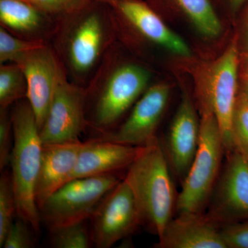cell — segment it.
<instances>
[{"mask_svg":"<svg viewBox=\"0 0 248 248\" xmlns=\"http://www.w3.org/2000/svg\"><path fill=\"white\" fill-rule=\"evenodd\" d=\"M115 37L110 6L91 1L78 12L56 19L49 44L68 79L86 88L115 43Z\"/></svg>","mask_w":248,"mask_h":248,"instance_id":"cell-1","label":"cell"},{"mask_svg":"<svg viewBox=\"0 0 248 248\" xmlns=\"http://www.w3.org/2000/svg\"><path fill=\"white\" fill-rule=\"evenodd\" d=\"M151 78L146 67L119 60L114 43L86 87L89 138L115 129L150 87Z\"/></svg>","mask_w":248,"mask_h":248,"instance_id":"cell-2","label":"cell"},{"mask_svg":"<svg viewBox=\"0 0 248 248\" xmlns=\"http://www.w3.org/2000/svg\"><path fill=\"white\" fill-rule=\"evenodd\" d=\"M124 180L138 205L141 227L159 237L175 216L179 192L159 138L139 147L138 154L125 171Z\"/></svg>","mask_w":248,"mask_h":248,"instance_id":"cell-3","label":"cell"},{"mask_svg":"<svg viewBox=\"0 0 248 248\" xmlns=\"http://www.w3.org/2000/svg\"><path fill=\"white\" fill-rule=\"evenodd\" d=\"M14 144L10 165L17 217L40 234L41 221L35 190L40 172L43 143L34 111L27 99L15 103L11 108Z\"/></svg>","mask_w":248,"mask_h":248,"instance_id":"cell-4","label":"cell"},{"mask_svg":"<svg viewBox=\"0 0 248 248\" xmlns=\"http://www.w3.org/2000/svg\"><path fill=\"white\" fill-rule=\"evenodd\" d=\"M200 141L179 192L175 215L205 213L226 156L219 127L212 111H202Z\"/></svg>","mask_w":248,"mask_h":248,"instance_id":"cell-5","label":"cell"},{"mask_svg":"<svg viewBox=\"0 0 248 248\" xmlns=\"http://www.w3.org/2000/svg\"><path fill=\"white\" fill-rule=\"evenodd\" d=\"M123 178L121 174H107L72 179L39 208L41 224L50 231L87 221L103 197Z\"/></svg>","mask_w":248,"mask_h":248,"instance_id":"cell-6","label":"cell"},{"mask_svg":"<svg viewBox=\"0 0 248 248\" xmlns=\"http://www.w3.org/2000/svg\"><path fill=\"white\" fill-rule=\"evenodd\" d=\"M89 222L96 248H110L141 227L136 201L124 178L103 197Z\"/></svg>","mask_w":248,"mask_h":248,"instance_id":"cell-7","label":"cell"},{"mask_svg":"<svg viewBox=\"0 0 248 248\" xmlns=\"http://www.w3.org/2000/svg\"><path fill=\"white\" fill-rule=\"evenodd\" d=\"M205 214L220 228L248 221V161L237 152L226 155Z\"/></svg>","mask_w":248,"mask_h":248,"instance_id":"cell-8","label":"cell"},{"mask_svg":"<svg viewBox=\"0 0 248 248\" xmlns=\"http://www.w3.org/2000/svg\"><path fill=\"white\" fill-rule=\"evenodd\" d=\"M170 97L169 85L150 86L135 103L125 120L113 130L89 139L106 140L134 147L149 144L158 138V128Z\"/></svg>","mask_w":248,"mask_h":248,"instance_id":"cell-9","label":"cell"},{"mask_svg":"<svg viewBox=\"0 0 248 248\" xmlns=\"http://www.w3.org/2000/svg\"><path fill=\"white\" fill-rule=\"evenodd\" d=\"M239 62L237 46L236 44L232 43L215 63L210 73L208 89L201 101L202 111H212L216 117L226 155L234 151L232 141V125L239 91Z\"/></svg>","mask_w":248,"mask_h":248,"instance_id":"cell-10","label":"cell"},{"mask_svg":"<svg viewBox=\"0 0 248 248\" xmlns=\"http://www.w3.org/2000/svg\"><path fill=\"white\" fill-rule=\"evenodd\" d=\"M86 89L67 77L55 90L45 122L40 130L43 144L76 141L87 132Z\"/></svg>","mask_w":248,"mask_h":248,"instance_id":"cell-11","label":"cell"},{"mask_svg":"<svg viewBox=\"0 0 248 248\" xmlns=\"http://www.w3.org/2000/svg\"><path fill=\"white\" fill-rule=\"evenodd\" d=\"M14 63L21 67L27 78V99L34 111L40 130L55 90L61 80L67 77L66 72L49 43L24 54Z\"/></svg>","mask_w":248,"mask_h":248,"instance_id":"cell-12","label":"cell"},{"mask_svg":"<svg viewBox=\"0 0 248 248\" xmlns=\"http://www.w3.org/2000/svg\"><path fill=\"white\" fill-rule=\"evenodd\" d=\"M201 120L189 94L184 93L170 125L161 141L174 179L182 186L198 151Z\"/></svg>","mask_w":248,"mask_h":248,"instance_id":"cell-13","label":"cell"},{"mask_svg":"<svg viewBox=\"0 0 248 248\" xmlns=\"http://www.w3.org/2000/svg\"><path fill=\"white\" fill-rule=\"evenodd\" d=\"M110 7L115 21L126 24L143 40L179 56H190V47L185 41L143 0H120Z\"/></svg>","mask_w":248,"mask_h":248,"instance_id":"cell-14","label":"cell"},{"mask_svg":"<svg viewBox=\"0 0 248 248\" xmlns=\"http://www.w3.org/2000/svg\"><path fill=\"white\" fill-rule=\"evenodd\" d=\"M155 248H226L220 227L205 213L175 215L158 237Z\"/></svg>","mask_w":248,"mask_h":248,"instance_id":"cell-15","label":"cell"},{"mask_svg":"<svg viewBox=\"0 0 248 248\" xmlns=\"http://www.w3.org/2000/svg\"><path fill=\"white\" fill-rule=\"evenodd\" d=\"M84 141L43 144L35 197L38 209L52 194L71 180Z\"/></svg>","mask_w":248,"mask_h":248,"instance_id":"cell-16","label":"cell"},{"mask_svg":"<svg viewBox=\"0 0 248 248\" xmlns=\"http://www.w3.org/2000/svg\"><path fill=\"white\" fill-rule=\"evenodd\" d=\"M138 148L106 140L89 139L84 141L79 152L71 180L125 172L138 154Z\"/></svg>","mask_w":248,"mask_h":248,"instance_id":"cell-17","label":"cell"},{"mask_svg":"<svg viewBox=\"0 0 248 248\" xmlns=\"http://www.w3.org/2000/svg\"><path fill=\"white\" fill-rule=\"evenodd\" d=\"M0 22L18 37L48 42L56 26V19L22 0H0Z\"/></svg>","mask_w":248,"mask_h":248,"instance_id":"cell-18","label":"cell"},{"mask_svg":"<svg viewBox=\"0 0 248 248\" xmlns=\"http://www.w3.org/2000/svg\"><path fill=\"white\" fill-rule=\"evenodd\" d=\"M145 2L154 11L170 5L185 15L205 37H215L221 33V22L211 0H146Z\"/></svg>","mask_w":248,"mask_h":248,"instance_id":"cell-19","label":"cell"},{"mask_svg":"<svg viewBox=\"0 0 248 248\" xmlns=\"http://www.w3.org/2000/svg\"><path fill=\"white\" fill-rule=\"evenodd\" d=\"M27 78L21 67L14 62L0 66V108H11L15 103L27 99Z\"/></svg>","mask_w":248,"mask_h":248,"instance_id":"cell-20","label":"cell"},{"mask_svg":"<svg viewBox=\"0 0 248 248\" xmlns=\"http://www.w3.org/2000/svg\"><path fill=\"white\" fill-rule=\"evenodd\" d=\"M49 246L53 248L93 247L89 220L49 231Z\"/></svg>","mask_w":248,"mask_h":248,"instance_id":"cell-21","label":"cell"},{"mask_svg":"<svg viewBox=\"0 0 248 248\" xmlns=\"http://www.w3.org/2000/svg\"><path fill=\"white\" fill-rule=\"evenodd\" d=\"M49 42L41 40H27L11 33L0 27V64L16 62L24 54L46 45Z\"/></svg>","mask_w":248,"mask_h":248,"instance_id":"cell-22","label":"cell"},{"mask_svg":"<svg viewBox=\"0 0 248 248\" xmlns=\"http://www.w3.org/2000/svg\"><path fill=\"white\" fill-rule=\"evenodd\" d=\"M17 216V203L11 172H1L0 177V246Z\"/></svg>","mask_w":248,"mask_h":248,"instance_id":"cell-23","label":"cell"},{"mask_svg":"<svg viewBox=\"0 0 248 248\" xmlns=\"http://www.w3.org/2000/svg\"><path fill=\"white\" fill-rule=\"evenodd\" d=\"M233 150L248 161V99L239 91L232 125Z\"/></svg>","mask_w":248,"mask_h":248,"instance_id":"cell-24","label":"cell"},{"mask_svg":"<svg viewBox=\"0 0 248 248\" xmlns=\"http://www.w3.org/2000/svg\"><path fill=\"white\" fill-rule=\"evenodd\" d=\"M92 0H29L31 3L54 19L64 17L84 9Z\"/></svg>","mask_w":248,"mask_h":248,"instance_id":"cell-25","label":"cell"},{"mask_svg":"<svg viewBox=\"0 0 248 248\" xmlns=\"http://www.w3.org/2000/svg\"><path fill=\"white\" fill-rule=\"evenodd\" d=\"M35 232L29 224L17 217L10 227L0 248H33L36 247ZM36 234V233H35Z\"/></svg>","mask_w":248,"mask_h":248,"instance_id":"cell-26","label":"cell"},{"mask_svg":"<svg viewBox=\"0 0 248 248\" xmlns=\"http://www.w3.org/2000/svg\"><path fill=\"white\" fill-rule=\"evenodd\" d=\"M14 144L11 108H0V170L6 169L11 161Z\"/></svg>","mask_w":248,"mask_h":248,"instance_id":"cell-27","label":"cell"},{"mask_svg":"<svg viewBox=\"0 0 248 248\" xmlns=\"http://www.w3.org/2000/svg\"><path fill=\"white\" fill-rule=\"evenodd\" d=\"M220 232L226 248H248V221L222 226Z\"/></svg>","mask_w":248,"mask_h":248,"instance_id":"cell-28","label":"cell"},{"mask_svg":"<svg viewBox=\"0 0 248 248\" xmlns=\"http://www.w3.org/2000/svg\"><path fill=\"white\" fill-rule=\"evenodd\" d=\"M223 4L226 5L232 14H236L244 7L248 0H221Z\"/></svg>","mask_w":248,"mask_h":248,"instance_id":"cell-29","label":"cell"},{"mask_svg":"<svg viewBox=\"0 0 248 248\" xmlns=\"http://www.w3.org/2000/svg\"><path fill=\"white\" fill-rule=\"evenodd\" d=\"M241 68L243 79H248V51L241 61Z\"/></svg>","mask_w":248,"mask_h":248,"instance_id":"cell-30","label":"cell"},{"mask_svg":"<svg viewBox=\"0 0 248 248\" xmlns=\"http://www.w3.org/2000/svg\"><path fill=\"white\" fill-rule=\"evenodd\" d=\"M239 91L242 93L248 99V79H243Z\"/></svg>","mask_w":248,"mask_h":248,"instance_id":"cell-31","label":"cell"},{"mask_svg":"<svg viewBox=\"0 0 248 248\" xmlns=\"http://www.w3.org/2000/svg\"><path fill=\"white\" fill-rule=\"evenodd\" d=\"M92 1L103 3V4L109 5V6H112V5L116 4V3L120 1V0H92Z\"/></svg>","mask_w":248,"mask_h":248,"instance_id":"cell-32","label":"cell"},{"mask_svg":"<svg viewBox=\"0 0 248 248\" xmlns=\"http://www.w3.org/2000/svg\"><path fill=\"white\" fill-rule=\"evenodd\" d=\"M246 48L248 49V16H247V27H246Z\"/></svg>","mask_w":248,"mask_h":248,"instance_id":"cell-33","label":"cell"},{"mask_svg":"<svg viewBox=\"0 0 248 248\" xmlns=\"http://www.w3.org/2000/svg\"><path fill=\"white\" fill-rule=\"evenodd\" d=\"M22 1H27V2H29V0H22Z\"/></svg>","mask_w":248,"mask_h":248,"instance_id":"cell-34","label":"cell"}]
</instances>
